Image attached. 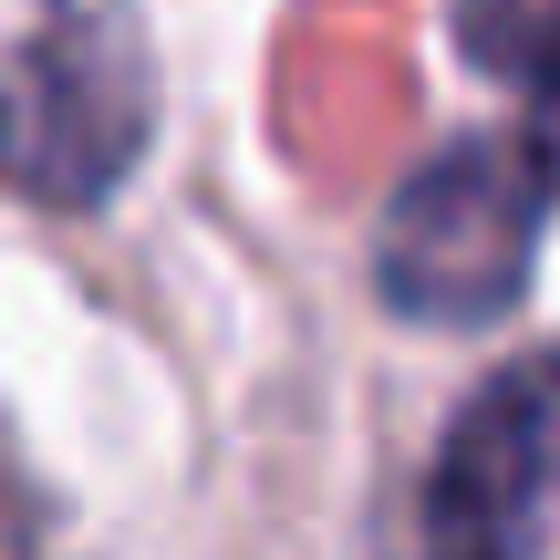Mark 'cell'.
I'll return each instance as SVG.
<instances>
[{"instance_id":"1","label":"cell","mask_w":560,"mask_h":560,"mask_svg":"<svg viewBox=\"0 0 560 560\" xmlns=\"http://www.w3.org/2000/svg\"><path fill=\"white\" fill-rule=\"evenodd\" d=\"M156 136L136 0H0V177L94 208Z\"/></svg>"},{"instance_id":"2","label":"cell","mask_w":560,"mask_h":560,"mask_svg":"<svg viewBox=\"0 0 560 560\" xmlns=\"http://www.w3.org/2000/svg\"><path fill=\"white\" fill-rule=\"evenodd\" d=\"M550 187L560 177L540 166L529 136H457V145H436V156L384 198L374 291L395 301L405 322H436V332L499 322L509 301L529 291Z\"/></svg>"},{"instance_id":"3","label":"cell","mask_w":560,"mask_h":560,"mask_svg":"<svg viewBox=\"0 0 560 560\" xmlns=\"http://www.w3.org/2000/svg\"><path fill=\"white\" fill-rule=\"evenodd\" d=\"M560 488V353L509 363L457 405L425 467V560H529Z\"/></svg>"},{"instance_id":"4","label":"cell","mask_w":560,"mask_h":560,"mask_svg":"<svg viewBox=\"0 0 560 560\" xmlns=\"http://www.w3.org/2000/svg\"><path fill=\"white\" fill-rule=\"evenodd\" d=\"M467 42L488 73L529 94V145L560 177V0H467Z\"/></svg>"},{"instance_id":"5","label":"cell","mask_w":560,"mask_h":560,"mask_svg":"<svg viewBox=\"0 0 560 560\" xmlns=\"http://www.w3.org/2000/svg\"><path fill=\"white\" fill-rule=\"evenodd\" d=\"M0 560H42L32 550V520H21V499H11V478H0Z\"/></svg>"}]
</instances>
